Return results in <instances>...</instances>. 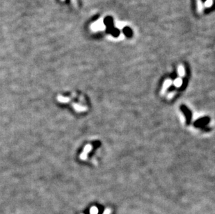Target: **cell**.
<instances>
[{"label": "cell", "instance_id": "6da1fadb", "mask_svg": "<svg viewBox=\"0 0 215 214\" xmlns=\"http://www.w3.org/2000/svg\"><path fill=\"white\" fill-rule=\"evenodd\" d=\"M91 145H87L86 147V148H85L86 150H87V152H89V151L91 150ZM86 153H84L83 152L82 155H81V159H82L84 160V159H86Z\"/></svg>", "mask_w": 215, "mask_h": 214}, {"label": "cell", "instance_id": "7a4b0ae2", "mask_svg": "<svg viewBox=\"0 0 215 214\" xmlns=\"http://www.w3.org/2000/svg\"><path fill=\"white\" fill-rule=\"evenodd\" d=\"M90 214H98V209L96 207H92L90 209Z\"/></svg>", "mask_w": 215, "mask_h": 214}, {"label": "cell", "instance_id": "3957f363", "mask_svg": "<svg viewBox=\"0 0 215 214\" xmlns=\"http://www.w3.org/2000/svg\"><path fill=\"white\" fill-rule=\"evenodd\" d=\"M111 211L110 209H105V211L103 212V213L102 214H110Z\"/></svg>", "mask_w": 215, "mask_h": 214}, {"label": "cell", "instance_id": "277c9868", "mask_svg": "<svg viewBox=\"0 0 215 214\" xmlns=\"http://www.w3.org/2000/svg\"><path fill=\"white\" fill-rule=\"evenodd\" d=\"M181 83H182V81L180 79H178V81H176L175 82V85H176L177 86H180V85L181 84Z\"/></svg>", "mask_w": 215, "mask_h": 214}]
</instances>
